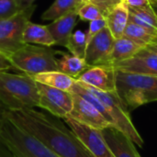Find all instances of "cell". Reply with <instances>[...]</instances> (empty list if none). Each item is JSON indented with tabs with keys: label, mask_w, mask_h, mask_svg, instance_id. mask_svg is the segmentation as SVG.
Wrapping results in <instances>:
<instances>
[{
	"label": "cell",
	"mask_w": 157,
	"mask_h": 157,
	"mask_svg": "<svg viewBox=\"0 0 157 157\" xmlns=\"http://www.w3.org/2000/svg\"><path fill=\"white\" fill-rule=\"evenodd\" d=\"M5 109L4 107L0 104V131L2 129V125H3V122H4V119H5Z\"/></svg>",
	"instance_id": "cell-32"
},
{
	"label": "cell",
	"mask_w": 157,
	"mask_h": 157,
	"mask_svg": "<svg viewBox=\"0 0 157 157\" xmlns=\"http://www.w3.org/2000/svg\"><path fill=\"white\" fill-rule=\"evenodd\" d=\"M0 104L6 110L38 107L39 93L34 79L25 74L0 72Z\"/></svg>",
	"instance_id": "cell-2"
},
{
	"label": "cell",
	"mask_w": 157,
	"mask_h": 157,
	"mask_svg": "<svg viewBox=\"0 0 157 157\" xmlns=\"http://www.w3.org/2000/svg\"><path fill=\"white\" fill-rule=\"evenodd\" d=\"M0 157H12L10 152L1 142H0Z\"/></svg>",
	"instance_id": "cell-31"
},
{
	"label": "cell",
	"mask_w": 157,
	"mask_h": 157,
	"mask_svg": "<svg viewBox=\"0 0 157 157\" xmlns=\"http://www.w3.org/2000/svg\"><path fill=\"white\" fill-rule=\"evenodd\" d=\"M150 4H151V6L153 7L155 13L157 16V0H150Z\"/></svg>",
	"instance_id": "cell-34"
},
{
	"label": "cell",
	"mask_w": 157,
	"mask_h": 157,
	"mask_svg": "<svg viewBox=\"0 0 157 157\" xmlns=\"http://www.w3.org/2000/svg\"><path fill=\"white\" fill-rule=\"evenodd\" d=\"M61 57L57 59V70L75 79L84 73L88 67L85 59L79 58L72 53L59 52Z\"/></svg>",
	"instance_id": "cell-19"
},
{
	"label": "cell",
	"mask_w": 157,
	"mask_h": 157,
	"mask_svg": "<svg viewBox=\"0 0 157 157\" xmlns=\"http://www.w3.org/2000/svg\"><path fill=\"white\" fill-rule=\"evenodd\" d=\"M145 48H146V49H148L149 51L153 52H155V53H157V42L152 43V44H150V45L146 46Z\"/></svg>",
	"instance_id": "cell-33"
},
{
	"label": "cell",
	"mask_w": 157,
	"mask_h": 157,
	"mask_svg": "<svg viewBox=\"0 0 157 157\" xmlns=\"http://www.w3.org/2000/svg\"><path fill=\"white\" fill-rule=\"evenodd\" d=\"M114 38L108 28L103 29L87 43L85 61L88 66L102 65L113 46Z\"/></svg>",
	"instance_id": "cell-12"
},
{
	"label": "cell",
	"mask_w": 157,
	"mask_h": 157,
	"mask_svg": "<svg viewBox=\"0 0 157 157\" xmlns=\"http://www.w3.org/2000/svg\"><path fill=\"white\" fill-rule=\"evenodd\" d=\"M73 109L68 117L75 121L101 131L110 124L99 113V111L88 101L76 94H73Z\"/></svg>",
	"instance_id": "cell-10"
},
{
	"label": "cell",
	"mask_w": 157,
	"mask_h": 157,
	"mask_svg": "<svg viewBox=\"0 0 157 157\" xmlns=\"http://www.w3.org/2000/svg\"><path fill=\"white\" fill-rule=\"evenodd\" d=\"M39 93V108L48 111L51 115L63 119L67 117L73 109V95L69 91H63L37 83Z\"/></svg>",
	"instance_id": "cell-8"
},
{
	"label": "cell",
	"mask_w": 157,
	"mask_h": 157,
	"mask_svg": "<svg viewBox=\"0 0 157 157\" xmlns=\"http://www.w3.org/2000/svg\"><path fill=\"white\" fill-rule=\"evenodd\" d=\"M12 68L13 67H12V64H11L8 57L6 55H5L4 53L0 52V72L8 71Z\"/></svg>",
	"instance_id": "cell-28"
},
{
	"label": "cell",
	"mask_w": 157,
	"mask_h": 157,
	"mask_svg": "<svg viewBox=\"0 0 157 157\" xmlns=\"http://www.w3.org/2000/svg\"><path fill=\"white\" fill-rule=\"evenodd\" d=\"M105 28H107V22H106L105 17L101 18V19L91 21L89 23L88 30L86 31V40H87V43L91 40V39L95 35H97L99 31H101Z\"/></svg>",
	"instance_id": "cell-27"
},
{
	"label": "cell",
	"mask_w": 157,
	"mask_h": 157,
	"mask_svg": "<svg viewBox=\"0 0 157 157\" xmlns=\"http://www.w3.org/2000/svg\"><path fill=\"white\" fill-rule=\"evenodd\" d=\"M124 2L132 7H145L151 5L150 0H124Z\"/></svg>",
	"instance_id": "cell-29"
},
{
	"label": "cell",
	"mask_w": 157,
	"mask_h": 157,
	"mask_svg": "<svg viewBox=\"0 0 157 157\" xmlns=\"http://www.w3.org/2000/svg\"><path fill=\"white\" fill-rule=\"evenodd\" d=\"M94 157H115L106 144L100 131L82 124L70 117L63 119Z\"/></svg>",
	"instance_id": "cell-9"
},
{
	"label": "cell",
	"mask_w": 157,
	"mask_h": 157,
	"mask_svg": "<svg viewBox=\"0 0 157 157\" xmlns=\"http://www.w3.org/2000/svg\"><path fill=\"white\" fill-rule=\"evenodd\" d=\"M56 54H58V51L50 47L25 44L8 59L13 68L33 76L44 72L58 71Z\"/></svg>",
	"instance_id": "cell-5"
},
{
	"label": "cell",
	"mask_w": 157,
	"mask_h": 157,
	"mask_svg": "<svg viewBox=\"0 0 157 157\" xmlns=\"http://www.w3.org/2000/svg\"><path fill=\"white\" fill-rule=\"evenodd\" d=\"M0 142L10 152L12 157H59L6 116L0 131Z\"/></svg>",
	"instance_id": "cell-4"
},
{
	"label": "cell",
	"mask_w": 157,
	"mask_h": 157,
	"mask_svg": "<svg viewBox=\"0 0 157 157\" xmlns=\"http://www.w3.org/2000/svg\"><path fill=\"white\" fill-rule=\"evenodd\" d=\"M22 39L25 44L37 43L46 47H52V45H55L54 40L51 35L47 26L35 24L30 21L27 24L24 29Z\"/></svg>",
	"instance_id": "cell-18"
},
{
	"label": "cell",
	"mask_w": 157,
	"mask_h": 157,
	"mask_svg": "<svg viewBox=\"0 0 157 157\" xmlns=\"http://www.w3.org/2000/svg\"><path fill=\"white\" fill-rule=\"evenodd\" d=\"M80 2H82V3H88V2H94V0H79Z\"/></svg>",
	"instance_id": "cell-35"
},
{
	"label": "cell",
	"mask_w": 157,
	"mask_h": 157,
	"mask_svg": "<svg viewBox=\"0 0 157 157\" xmlns=\"http://www.w3.org/2000/svg\"><path fill=\"white\" fill-rule=\"evenodd\" d=\"M20 11L17 0H0V20L10 18Z\"/></svg>",
	"instance_id": "cell-26"
},
{
	"label": "cell",
	"mask_w": 157,
	"mask_h": 157,
	"mask_svg": "<svg viewBox=\"0 0 157 157\" xmlns=\"http://www.w3.org/2000/svg\"><path fill=\"white\" fill-rule=\"evenodd\" d=\"M109 67L117 71L157 76V53L144 48L133 57Z\"/></svg>",
	"instance_id": "cell-11"
},
{
	"label": "cell",
	"mask_w": 157,
	"mask_h": 157,
	"mask_svg": "<svg viewBox=\"0 0 157 157\" xmlns=\"http://www.w3.org/2000/svg\"><path fill=\"white\" fill-rule=\"evenodd\" d=\"M116 1H117V2H118V3H119V2H121V0H116Z\"/></svg>",
	"instance_id": "cell-36"
},
{
	"label": "cell",
	"mask_w": 157,
	"mask_h": 157,
	"mask_svg": "<svg viewBox=\"0 0 157 157\" xmlns=\"http://www.w3.org/2000/svg\"><path fill=\"white\" fill-rule=\"evenodd\" d=\"M87 46V40H86V32L81 31V30H76L72 33L68 44L66 48L70 52V53L85 59V53H86V49Z\"/></svg>",
	"instance_id": "cell-24"
},
{
	"label": "cell",
	"mask_w": 157,
	"mask_h": 157,
	"mask_svg": "<svg viewBox=\"0 0 157 157\" xmlns=\"http://www.w3.org/2000/svg\"><path fill=\"white\" fill-rule=\"evenodd\" d=\"M76 80L105 92L116 91V71L109 66H90Z\"/></svg>",
	"instance_id": "cell-13"
},
{
	"label": "cell",
	"mask_w": 157,
	"mask_h": 157,
	"mask_svg": "<svg viewBox=\"0 0 157 157\" xmlns=\"http://www.w3.org/2000/svg\"><path fill=\"white\" fill-rule=\"evenodd\" d=\"M80 83L84 86V88H86L89 93L94 95L103 103L105 109L113 121V126L123 132L130 140H132L133 144H137L140 147H143L144 140L134 127L130 116V112L123 106L116 91L105 92L92 87L83 82Z\"/></svg>",
	"instance_id": "cell-6"
},
{
	"label": "cell",
	"mask_w": 157,
	"mask_h": 157,
	"mask_svg": "<svg viewBox=\"0 0 157 157\" xmlns=\"http://www.w3.org/2000/svg\"><path fill=\"white\" fill-rule=\"evenodd\" d=\"M5 116L59 157H94L60 118L34 109L5 110Z\"/></svg>",
	"instance_id": "cell-1"
},
{
	"label": "cell",
	"mask_w": 157,
	"mask_h": 157,
	"mask_svg": "<svg viewBox=\"0 0 157 157\" xmlns=\"http://www.w3.org/2000/svg\"><path fill=\"white\" fill-rule=\"evenodd\" d=\"M17 5L20 10H23L25 8L31 6L35 0H17Z\"/></svg>",
	"instance_id": "cell-30"
},
{
	"label": "cell",
	"mask_w": 157,
	"mask_h": 157,
	"mask_svg": "<svg viewBox=\"0 0 157 157\" xmlns=\"http://www.w3.org/2000/svg\"><path fill=\"white\" fill-rule=\"evenodd\" d=\"M31 77L37 83H40V84H42L51 87H54L57 89H61L63 91H69L76 80L59 71L44 72V73L35 75Z\"/></svg>",
	"instance_id": "cell-20"
},
{
	"label": "cell",
	"mask_w": 157,
	"mask_h": 157,
	"mask_svg": "<svg viewBox=\"0 0 157 157\" xmlns=\"http://www.w3.org/2000/svg\"><path fill=\"white\" fill-rule=\"evenodd\" d=\"M100 132L115 157H141L132 140L114 126L109 125Z\"/></svg>",
	"instance_id": "cell-14"
},
{
	"label": "cell",
	"mask_w": 157,
	"mask_h": 157,
	"mask_svg": "<svg viewBox=\"0 0 157 157\" xmlns=\"http://www.w3.org/2000/svg\"><path fill=\"white\" fill-rule=\"evenodd\" d=\"M77 18L78 15L76 11H73L47 25V28L54 40L55 45H60L66 48L74 28L76 25Z\"/></svg>",
	"instance_id": "cell-15"
},
{
	"label": "cell",
	"mask_w": 157,
	"mask_h": 157,
	"mask_svg": "<svg viewBox=\"0 0 157 157\" xmlns=\"http://www.w3.org/2000/svg\"><path fill=\"white\" fill-rule=\"evenodd\" d=\"M116 71V93L130 112L157 101V76Z\"/></svg>",
	"instance_id": "cell-3"
},
{
	"label": "cell",
	"mask_w": 157,
	"mask_h": 157,
	"mask_svg": "<svg viewBox=\"0 0 157 157\" xmlns=\"http://www.w3.org/2000/svg\"><path fill=\"white\" fill-rule=\"evenodd\" d=\"M129 7V21L157 32V16L151 5L145 7Z\"/></svg>",
	"instance_id": "cell-21"
},
{
	"label": "cell",
	"mask_w": 157,
	"mask_h": 157,
	"mask_svg": "<svg viewBox=\"0 0 157 157\" xmlns=\"http://www.w3.org/2000/svg\"><path fill=\"white\" fill-rule=\"evenodd\" d=\"M78 17L83 21H94L104 18V15L100 8L94 3H82L76 9Z\"/></svg>",
	"instance_id": "cell-25"
},
{
	"label": "cell",
	"mask_w": 157,
	"mask_h": 157,
	"mask_svg": "<svg viewBox=\"0 0 157 157\" xmlns=\"http://www.w3.org/2000/svg\"><path fill=\"white\" fill-rule=\"evenodd\" d=\"M123 37L131 39L145 47L157 42V32L147 29L131 21L128 22L125 28Z\"/></svg>",
	"instance_id": "cell-22"
},
{
	"label": "cell",
	"mask_w": 157,
	"mask_h": 157,
	"mask_svg": "<svg viewBox=\"0 0 157 157\" xmlns=\"http://www.w3.org/2000/svg\"><path fill=\"white\" fill-rule=\"evenodd\" d=\"M82 4L79 0H55L52 6L42 14L43 20H55L66 14L76 11Z\"/></svg>",
	"instance_id": "cell-23"
},
{
	"label": "cell",
	"mask_w": 157,
	"mask_h": 157,
	"mask_svg": "<svg viewBox=\"0 0 157 157\" xmlns=\"http://www.w3.org/2000/svg\"><path fill=\"white\" fill-rule=\"evenodd\" d=\"M144 48L145 46L125 37L115 39L111 51L102 65L111 66L117 63L130 59Z\"/></svg>",
	"instance_id": "cell-16"
},
{
	"label": "cell",
	"mask_w": 157,
	"mask_h": 157,
	"mask_svg": "<svg viewBox=\"0 0 157 157\" xmlns=\"http://www.w3.org/2000/svg\"><path fill=\"white\" fill-rule=\"evenodd\" d=\"M107 28L114 39L123 37L125 28L129 22V7L124 0H121L112 6L104 16Z\"/></svg>",
	"instance_id": "cell-17"
},
{
	"label": "cell",
	"mask_w": 157,
	"mask_h": 157,
	"mask_svg": "<svg viewBox=\"0 0 157 157\" xmlns=\"http://www.w3.org/2000/svg\"><path fill=\"white\" fill-rule=\"evenodd\" d=\"M36 6L32 5L10 18L0 20V52L9 57L25 45L22 35Z\"/></svg>",
	"instance_id": "cell-7"
}]
</instances>
